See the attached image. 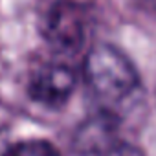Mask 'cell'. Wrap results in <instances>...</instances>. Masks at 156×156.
Segmentation results:
<instances>
[{
	"label": "cell",
	"instance_id": "cell-1",
	"mask_svg": "<svg viewBox=\"0 0 156 156\" xmlns=\"http://www.w3.org/2000/svg\"><path fill=\"white\" fill-rule=\"evenodd\" d=\"M85 77L92 92L99 99L110 103L130 96L140 83L134 64L110 44H99L88 51Z\"/></svg>",
	"mask_w": 156,
	"mask_h": 156
},
{
	"label": "cell",
	"instance_id": "cell-2",
	"mask_svg": "<svg viewBox=\"0 0 156 156\" xmlns=\"http://www.w3.org/2000/svg\"><path fill=\"white\" fill-rule=\"evenodd\" d=\"M44 37L59 51L79 50L87 37V19L79 4L61 0L46 15Z\"/></svg>",
	"mask_w": 156,
	"mask_h": 156
},
{
	"label": "cell",
	"instance_id": "cell-3",
	"mask_svg": "<svg viewBox=\"0 0 156 156\" xmlns=\"http://www.w3.org/2000/svg\"><path fill=\"white\" fill-rule=\"evenodd\" d=\"M75 87V73L70 66L50 62L41 66L30 79L28 92L33 101L46 107H61L66 103Z\"/></svg>",
	"mask_w": 156,
	"mask_h": 156
},
{
	"label": "cell",
	"instance_id": "cell-4",
	"mask_svg": "<svg viewBox=\"0 0 156 156\" xmlns=\"http://www.w3.org/2000/svg\"><path fill=\"white\" fill-rule=\"evenodd\" d=\"M116 119L101 114L88 118L75 134V149L88 154H103L116 140Z\"/></svg>",
	"mask_w": 156,
	"mask_h": 156
},
{
	"label": "cell",
	"instance_id": "cell-5",
	"mask_svg": "<svg viewBox=\"0 0 156 156\" xmlns=\"http://www.w3.org/2000/svg\"><path fill=\"white\" fill-rule=\"evenodd\" d=\"M4 156H59V152L46 140H24L13 145Z\"/></svg>",
	"mask_w": 156,
	"mask_h": 156
},
{
	"label": "cell",
	"instance_id": "cell-6",
	"mask_svg": "<svg viewBox=\"0 0 156 156\" xmlns=\"http://www.w3.org/2000/svg\"><path fill=\"white\" fill-rule=\"evenodd\" d=\"M103 156H145L141 152V149H138L136 145L129 143V141H114L105 152Z\"/></svg>",
	"mask_w": 156,
	"mask_h": 156
}]
</instances>
